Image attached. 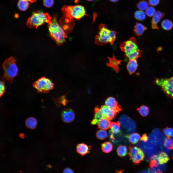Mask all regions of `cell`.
<instances>
[{
    "label": "cell",
    "mask_w": 173,
    "mask_h": 173,
    "mask_svg": "<svg viewBox=\"0 0 173 173\" xmlns=\"http://www.w3.org/2000/svg\"><path fill=\"white\" fill-rule=\"evenodd\" d=\"M48 28L51 37L57 45H61L65 42L67 35L57 22L56 15H54L51 22L48 24Z\"/></svg>",
    "instance_id": "1"
},
{
    "label": "cell",
    "mask_w": 173,
    "mask_h": 173,
    "mask_svg": "<svg viewBox=\"0 0 173 173\" xmlns=\"http://www.w3.org/2000/svg\"><path fill=\"white\" fill-rule=\"evenodd\" d=\"M61 10L65 19L66 23L73 21L74 19L79 20L85 15H87L84 7L80 5L64 6Z\"/></svg>",
    "instance_id": "2"
},
{
    "label": "cell",
    "mask_w": 173,
    "mask_h": 173,
    "mask_svg": "<svg viewBox=\"0 0 173 173\" xmlns=\"http://www.w3.org/2000/svg\"><path fill=\"white\" fill-rule=\"evenodd\" d=\"M16 61L13 57L11 56L6 59L2 65L4 75L2 78L11 83L13 82L14 78L18 75V70Z\"/></svg>",
    "instance_id": "3"
},
{
    "label": "cell",
    "mask_w": 173,
    "mask_h": 173,
    "mask_svg": "<svg viewBox=\"0 0 173 173\" xmlns=\"http://www.w3.org/2000/svg\"><path fill=\"white\" fill-rule=\"evenodd\" d=\"M51 19V17L47 12L44 13L37 11L33 12L31 16L28 19L26 25L29 28L37 29L45 23H50L52 21Z\"/></svg>",
    "instance_id": "4"
},
{
    "label": "cell",
    "mask_w": 173,
    "mask_h": 173,
    "mask_svg": "<svg viewBox=\"0 0 173 173\" xmlns=\"http://www.w3.org/2000/svg\"><path fill=\"white\" fill-rule=\"evenodd\" d=\"M99 31L98 34L96 37L95 43L97 44L102 45L107 43H112L116 38L115 32L108 29L104 25H101L99 27Z\"/></svg>",
    "instance_id": "5"
},
{
    "label": "cell",
    "mask_w": 173,
    "mask_h": 173,
    "mask_svg": "<svg viewBox=\"0 0 173 173\" xmlns=\"http://www.w3.org/2000/svg\"><path fill=\"white\" fill-rule=\"evenodd\" d=\"M121 48L126 56L129 60L136 59L140 56V51L136 42L133 38L124 43Z\"/></svg>",
    "instance_id": "6"
},
{
    "label": "cell",
    "mask_w": 173,
    "mask_h": 173,
    "mask_svg": "<svg viewBox=\"0 0 173 173\" xmlns=\"http://www.w3.org/2000/svg\"><path fill=\"white\" fill-rule=\"evenodd\" d=\"M154 82L167 96L173 98V76L167 78H156Z\"/></svg>",
    "instance_id": "7"
},
{
    "label": "cell",
    "mask_w": 173,
    "mask_h": 173,
    "mask_svg": "<svg viewBox=\"0 0 173 173\" xmlns=\"http://www.w3.org/2000/svg\"><path fill=\"white\" fill-rule=\"evenodd\" d=\"M33 85L38 93H48L54 87V84L52 81L44 77L38 79L33 83Z\"/></svg>",
    "instance_id": "8"
},
{
    "label": "cell",
    "mask_w": 173,
    "mask_h": 173,
    "mask_svg": "<svg viewBox=\"0 0 173 173\" xmlns=\"http://www.w3.org/2000/svg\"><path fill=\"white\" fill-rule=\"evenodd\" d=\"M128 155L130 160L135 164H138L144 159L145 155L143 151L135 146H130Z\"/></svg>",
    "instance_id": "9"
},
{
    "label": "cell",
    "mask_w": 173,
    "mask_h": 173,
    "mask_svg": "<svg viewBox=\"0 0 173 173\" xmlns=\"http://www.w3.org/2000/svg\"><path fill=\"white\" fill-rule=\"evenodd\" d=\"M61 116L62 120L64 122L69 123L74 119L75 114L73 110L70 109H67L62 111Z\"/></svg>",
    "instance_id": "10"
},
{
    "label": "cell",
    "mask_w": 173,
    "mask_h": 173,
    "mask_svg": "<svg viewBox=\"0 0 173 173\" xmlns=\"http://www.w3.org/2000/svg\"><path fill=\"white\" fill-rule=\"evenodd\" d=\"M100 109L105 118L111 120L116 117L117 112L114 110L106 106L102 105Z\"/></svg>",
    "instance_id": "11"
},
{
    "label": "cell",
    "mask_w": 173,
    "mask_h": 173,
    "mask_svg": "<svg viewBox=\"0 0 173 173\" xmlns=\"http://www.w3.org/2000/svg\"><path fill=\"white\" fill-rule=\"evenodd\" d=\"M106 106L114 110L117 113L121 110L120 106L118 104L116 99L112 97H109L107 98L105 102Z\"/></svg>",
    "instance_id": "12"
},
{
    "label": "cell",
    "mask_w": 173,
    "mask_h": 173,
    "mask_svg": "<svg viewBox=\"0 0 173 173\" xmlns=\"http://www.w3.org/2000/svg\"><path fill=\"white\" fill-rule=\"evenodd\" d=\"M90 147L86 144L82 143L78 144L76 147L77 152L81 156H84L90 152Z\"/></svg>",
    "instance_id": "13"
},
{
    "label": "cell",
    "mask_w": 173,
    "mask_h": 173,
    "mask_svg": "<svg viewBox=\"0 0 173 173\" xmlns=\"http://www.w3.org/2000/svg\"><path fill=\"white\" fill-rule=\"evenodd\" d=\"M95 114L94 117L91 121L92 125H95L98 124L99 122L101 119L105 118L103 115L100 109L98 107H96L94 108Z\"/></svg>",
    "instance_id": "14"
},
{
    "label": "cell",
    "mask_w": 173,
    "mask_h": 173,
    "mask_svg": "<svg viewBox=\"0 0 173 173\" xmlns=\"http://www.w3.org/2000/svg\"><path fill=\"white\" fill-rule=\"evenodd\" d=\"M164 16V14L163 13L159 11H156L155 14L152 17V25L153 28H157L158 24Z\"/></svg>",
    "instance_id": "15"
},
{
    "label": "cell",
    "mask_w": 173,
    "mask_h": 173,
    "mask_svg": "<svg viewBox=\"0 0 173 173\" xmlns=\"http://www.w3.org/2000/svg\"><path fill=\"white\" fill-rule=\"evenodd\" d=\"M156 160L158 164L163 165L169 160V157L166 153L161 151L158 155L156 154Z\"/></svg>",
    "instance_id": "16"
},
{
    "label": "cell",
    "mask_w": 173,
    "mask_h": 173,
    "mask_svg": "<svg viewBox=\"0 0 173 173\" xmlns=\"http://www.w3.org/2000/svg\"><path fill=\"white\" fill-rule=\"evenodd\" d=\"M138 66L136 59L129 60L127 66V68L130 74L134 73L137 69Z\"/></svg>",
    "instance_id": "17"
},
{
    "label": "cell",
    "mask_w": 173,
    "mask_h": 173,
    "mask_svg": "<svg viewBox=\"0 0 173 173\" xmlns=\"http://www.w3.org/2000/svg\"><path fill=\"white\" fill-rule=\"evenodd\" d=\"M111 124L110 120L105 118L100 120L97 124L99 128L106 130L110 128Z\"/></svg>",
    "instance_id": "18"
},
{
    "label": "cell",
    "mask_w": 173,
    "mask_h": 173,
    "mask_svg": "<svg viewBox=\"0 0 173 173\" xmlns=\"http://www.w3.org/2000/svg\"><path fill=\"white\" fill-rule=\"evenodd\" d=\"M120 62L119 61L113 58L109 59V62L107 63V65L113 68L116 73H117L119 70L118 65Z\"/></svg>",
    "instance_id": "19"
},
{
    "label": "cell",
    "mask_w": 173,
    "mask_h": 173,
    "mask_svg": "<svg viewBox=\"0 0 173 173\" xmlns=\"http://www.w3.org/2000/svg\"><path fill=\"white\" fill-rule=\"evenodd\" d=\"M146 29V28L142 24L137 23L135 26L134 31L136 35L140 36L143 34Z\"/></svg>",
    "instance_id": "20"
},
{
    "label": "cell",
    "mask_w": 173,
    "mask_h": 173,
    "mask_svg": "<svg viewBox=\"0 0 173 173\" xmlns=\"http://www.w3.org/2000/svg\"><path fill=\"white\" fill-rule=\"evenodd\" d=\"M37 123L36 119L32 117L28 118L25 122V124L26 126L31 129H35L37 126Z\"/></svg>",
    "instance_id": "21"
},
{
    "label": "cell",
    "mask_w": 173,
    "mask_h": 173,
    "mask_svg": "<svg viewBox=\"0 0 173 173\" xmlns=\"http://www.w3.org/2000/svg\"><path fill=\"white\" fill-rule=\"evenodd\" d=\"M130 142L132 144H134L137 143L140 140L141 136L137 133H133L128 136Z\"/></svg>",
    "instance_id": "22"
},
{
    "label": "cell",
    "mask_w": 173,
    "mask_h": 173,
    "mask_svg": "<svg viewBox=\"0 0 173 173\" xmlns=\"http://www.w3.org/2000/svg\"><path fill=\"white\" fill-rule=\"evenodd\" d=\"M161 26L164 29L168 31L172 28L173 26V24L170 20L165 19L162 21Z\"/></svg>",
    "instance_id": "23"
},
{
    "label": "cell",
    "mask_w": 173,
    "mask_h": 173,
    "mask_svg": "<svg viewBox=\"0 0 173 173\" xmlns=\"http://www.w3.org/2000/svg\"><path fill=\"white\" fill-rule=\"evenodd\" d=\"M110 128L111 131L113 133L117 134L120 131V124L118 122L111 123Z\"/></svg>",
    "instance_id": "24"
},
{
    "label": "cell",
    "mask_w": 173,
    "mask_h": 173,
    "mask_svg": "<svg viewBox=\"0 0 173 173\" xmlns=\"http://www.w3.org/2000/svg\"><path fill=\"white\" fill-rule=\"evenodd\" d=\"M101 148L103 151L105 153H108L112 150L113 146L110 142H107L103 143L101 145Z\"/></svg>",
    "instance_id": "25"
},
{
    "label": "cell",
    "mask_w": 173,
    "mask_h": 173,
    "mask_svg": "<svg viewBox=\"0 0 173 173\" xmlns=\"http://www.w3.org/2000/svg\"><path fill=\"white\" fill-rule=\"evenodd\" d=\"M117 151L118 156L121 157H124L127 154V148L125 146L120 145L117 148Z\"/></svg>",
    "instance_id": "26"
},
{
    "label": "cell",
    "mask_w": 173,
    "mask_h": 173,
    "mask_svg": "<svg viewBox=\"0 0 173 173\" xmlns=\"http://www.w3.org/2000/svg\"><path fill=\"white\" fill-rule=\"evenodd\" d=\"M146 15L145 12L140 10L136 11L134 14L135 18L136 20L140 21L144 20L146 18Z\"/></svg>",
    "instance_id": "27"
},
{
    "label": "cell",
    "mask_w": 173,
    "mask_h": 173,
    "mask_svg": "<svg viewBox=\"0 0 173 173\" xmlns=\"http://www.w3.org/2000/svg\"><path fill=\"white\" fill-rule=\"evenodd\" d=\"M29 3L28 1L24 0H19L18 3V7L19 9L22 11H25L28 8Z\"/></svg>",
    "instance_id": "28"
},
{
    "label": "cell",
    "mask_w": 173,
    "mask_h": 173,
    "mask_svg": "<svg viewBox=\"0 0 173 173\" xmlns=\"http://www.w3.org/2000/svg\"><path fill=\"white\" fill-rule=\"evenodd\" d=\"M164 145L168 149H173V138H171L169 136H167L164 141Z\"/></svg>",
    "instance_id": "29"
},
{
    "label": "cell",
    "mask_w": 173,
    "mask_h": 173,
    "mask_svg": "<svg viewBox=\"0 0 173 173\" xmlns=\"http://www.w3.org/2000/svg\"><path fill=\"white\" fill-rule=\"evenodd\" d=\"M138 112L143 117H146L149 114V109L146 106L142 105L137 109Z\"/></svg>",
    "instance_id": "30"
},
{
    "label": "cell",
    "mask_w": 173,
    "mask_h": 173,
    "mask_svg": "<svg viewBox=\"0 0 173 173\" xmlns=\"http://www.w3.org/2000/svg\"><path fill=\"white\" fill-rule=\"evenodd\" d=\"M96 135L97 137L99 139L103 140L107 137L108 134L105 130L100 129L97 132Z\"/></svg>",
    "instance_id": "31"
},
{
    "label": "cell",
    "mask_w": 173,
    "mask_h": 173,
    "mask_svg": "<svg viewBox=\"0 0 173 173\" xmlns=\"http://www.w3.org/2000/svg\"><path fill=\"white\" fill-rule=\"evenodd\" d=\"M148 4L146 1L142 0L137 4V7L140 10L143 11L145 10L148 7Z\"/></svg>",
    "instance_id": "32"
},
{
    "label": "cell",
    "mask_w": 173,
    "mask_h": 173,
    "mask_svg": "<svg viewBox=\"0 0 173 173\" xmlns=\"http://www.w3.org/2000/svg\"><path fill=\"white\" fill-rule=\"evenodd\" d=\"M156 12L154 8L152 6H149L145 10V13L147 16L149 17H152L155 14Z\"/></svg>",
    "instance_id": "33"
},
{
    "label": "cell",
    "mask_w": 173,
    "mask_h": 173,
    "mask_svg": "<svg viewBox=\"0 0 173 173\" xmlns=\"http://www.w3.org/2000/svg\"><path fill=\"white\" fill-rule=\"evenodd\" d=\"M54 100L55 103L58 105H60V104H62L63 105H65L67 103L68 101L64 96L56 99Z\"/></svg>",
    "instance_id": "34"
},
{
    "label": "cell",
    "mask_w": 173,
    "mask_h": 173,
    "mask_svg": "<svg viewBox=\"0 0 173 173\" xmlns=\"http://www.w3.org/2000/svg\"><path fill=\"white\" fill-rule=\"evenodd\" d=\"M163 131L167 136L173 137V128L167 127L163 129Z\"/></svg>",
    "instance_id": "35"
},
{
    "label": "cell",
    "mask_w": 173,
    "mask_h": 173,
    "mask_svg": "<svg viewBox=\"0 0 173 173\" xmlns=\"http://www.w3.org/2000/svg\"><path fill=\"white\" fill-rule=\"evenodd\" d=\"M54 0H43V5L46 7H50L53 5Z\"/></svg>",
    "instance_id": "36"
},
{
    "label": "cell",
    "mask_w": 173,
    "mask_h": 173,
    "mask_svg": "<svg viewBox=\"0 0 173 173\" xmlns=\"http://www.w3.org/2000/svg\"><path fill=\"white\" fill-rule=\"evenodd\" d=\"M5 88L4 81L1 80L0 82V97H1L5 92Z\"/></svg>",
    "instance_id": "37"
},
{
    "label": "cell",
    "mask_w": 173,
    "mask_h": 173,
    "mask_svg": "<svg viewBox=\"0 0 173 173\" xmlns=\"http://www.w3.org/2000/svg\"><path fill=\"white\" fill-rule=\"evenodd\" d=\"M160 0H148L149 4L151 6H155L159 3Z\"/></svg>",
    "instance_id": "38"
},
{
    "label": "cell",
    "mask_w": 173,
    "mask_h": 173,
    "mask_svg": "<svg viewBox=\"0 0 173 173\" xmlns=\"http://www.w3.org/2000/svg\"><path fill=\"white\" fill-rule=\"evenodd\" d=\"M148 137L146 134H143L141 137L140 140L144 142H146L148 140Z\"/></svg>",
    "instance_id": "39"
},
{
    "label": "cell",
    "mask_w": 173,
    "mask_h": 173,
    "mask_svg": "<svg viewBox=\"0 0 173 173\" xmlns=\"http://www.w3.org/2000/svg\"><path fill=\"white\" fill-rule=\"evenodd\" d=\"M63 173H74V172L71 169L68 168H66L64 170Z\"/></svg>",
    "instance_id": "40"
},
{
    "label": "cell",
    "mask_w": 173,
    "mask_h": 173,
    "mask_svg": "<svg viewBox=\"0 0 173 173\" xmlns=\"http://www.w3.org/2000/svg\"><path fill=\"white\" fill-rule=\"evenodd\" d=\"M140 173H153L150 169L146 170L141 172Z\"/></svg>",
    "instance_id": "41"
},
{
    "label": "cell",
    "mask_w": 173,
    "mask_h": 173,
    "mask_svg": "<svg viewBox=\"0 0 173 173\" xmlns=\"http://www.w3.org/2000/svg\"><path fill=\"white\" fill-rule=\"evenodd\" d=\"M19 137L21 138H24L25 137V135L23 133H20L19 135Z\"/></svg>",
    "instance_id": "42"
},
{
    "label": "cell",
    "mask_w": 173,
    "mask_h": 173,
    "mask_svg": "<svg viewBox=\"0 0 173 173\" xmlns=\"http://www.w3.org/2000/svg\"><path fill=\"white\" fill-rule=\"evenodd\" d=\"M24 0L28 2L29 1L31 3H33V2H36L37 1V0Z\"/></svg>",
    "instance_id": "43"
},
{
    "label": "cell",
    "mask_w": 173,
    "mask_h": 173,
    "mask_svg": "<svg viewBox=\"0 0 173 173\" xmlns=\"http://www.w3.org/2000/svg\"><path fill=\"white\" fill-rule=\"evenodd\" d=\"M110 1L113 2H116L118 1L119 0H109Z\"/></svg>",
    "instance_id": "44"
},
{
    "label": "cell",
    "mask_w": 173,
    "mask_h": 173,
    "mask_svg": "<svg viewBox=\"0 0 173 173\" xmlns=\"http://www.w3.org/2000/svg\"><path fill=\"white\" fill-rule=\"evenodd\" d=\"M89 1H93L94 0H87Z\"/></svg>",
    "instance_id": "45"
},
{
    "label": "cell",
    "mask_w": 173,
    "mask_h": 173,
    "mask_svg": "<svg viewBox=\"0 0 173 173\" xmlns=\"http://www.w3.org/2000/svg\"><path fill=\"white\" fill-rule=\"evenodd\" d=\"M172 158H173V157H172Z\"/></svg>",
    "instance_id": "46"
},
{
    "label": "cell",
    "mask_w": 173,
    "mask_h": 173,
    "mask_svg": "<svg viewBox=\"0 0 173 173\" xmlns=\"http://www.w3.org/2000/svg\"></svg>",
    "instance_id": "47"
}]
</instances>
